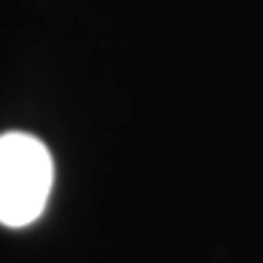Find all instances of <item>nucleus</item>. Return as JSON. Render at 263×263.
Returning <instances> with one entry per match:
<instances>
[{
  "mask_svg": "<svg viewBox=\"0 0 263 263\" xmlns=\"http://www.w3.org/2000/svg\"><path fill=\"white\" fill-rule=\"evenodd\" d=\"M54 183L49 148L27 132L0 135V226L22 229L41 218Z\"/></svg>",
  "mask_w": 263,
  "mask_h": 263,
  "instance_id": "obj_1",
  "label": "nucleus"
}]
</instances>
